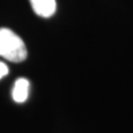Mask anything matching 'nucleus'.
Returning a JSON list of instances; mask_svg holds the SVG:
<instances>
[{
	"label": "nucleus",
	"instance_id": "nucleus-4",
	"mask_svg": "<svg viewBox=\"0 0 133 133\" xmlns=\"http://www.w3.org/2000/svg\"><path fill=\"white\" fill-rule=\"evenodd\" d=\"M8 66L5 64L4 62L0 61V79H2L4 76H6L8 74Z\"/></svg>",
	"mask_w": 133,
	"mask_h": 133
},
{
	"label": "nucleus",
	"instance_id": "nucleus-3",
	"mask_svg": "<svg viewBox=\"0 0 133 133\" xmlns=\"http://www.w3.org/2000/svg\"><path fill=\"white\" fill-rule=\"evenodd\" d=\"M29 89H30V82L26 78H18L15 81L14 87L12 90V98L13 100L18 103H24L29 97Z\"/></svg>",
	"mask_w": 133,
	"mask_h": 133
},
{
	"label": "nucleus",
	"instance_id": "nucleus-1",
	"mask_svg": "<svg viewBox=\"0 0 133 133\" xmlns=\"http://www.w3.org/2000/svg\"><path fill=\"white\" fill-rule=\"evenodd\" d=\"M27 48L23 39L7 28H0V56L12 62L24 61Z\"/></svg>",
	"mask_w": 133,
	"mask_h": 133
},
{
	"label": "nucleus",
	"instance_id": "nucleus-2",
	"mask_svg": "<svg viewBox=\"0 0 133 133\" xmlns=\"http://www.w3.org/2000/svg\"><path fill=\"white\" fill-rule=\"evenodd\" d=\"M30 2L34 12L43 18L51 17L56 11L55 0H30Z\"/></svg>",
	"mask_w": 133,
	"mask_h": 133
}]
</instances>
